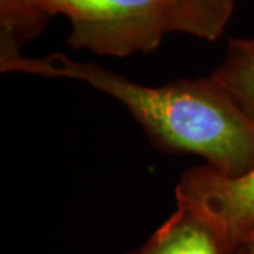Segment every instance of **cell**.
<instances>
[{
    "label": "cell",
    "mask_w": 254,
    "mask_h": 254,
    "mask_svg": "<svg viewBox=\"0 0 254 254\" xmlns=\"http://www.w3.org/2000/svg\"><path fill=\"white\" fill-rule=\"evenodd\" d=\"M236 0H163L167 33L215 41L225 33Z\"/></svg>",
    "instance_id": "5b68a950"
},
{
    "label": "cell",
    "mask_w": 254,
    "mask_h": 254,
    "mask_svg": "<svg viewBox=\"0 0 254 254\" xmlns=\"http://www.w3.org/2000/svg\"><path fill=\"white\" fill-rule=\"evenodd\" d=\"M175 199L203 219L230 254L254 227V167L236 177L208 164L187 170L175 187Z\"/></svg>",
    "instance_id": "3957f363"
},
{
    "label": "cell",
    "mask_w": 254,
    "mask_h": 254,
    "mask_svg": "<svg viewBox=\"0 0 254 254\" xmlns=\"http://www.w3.org/2000/svg\"><path fill=\"white\" fill-rule=\"evenodd\" d=\"M51 17L37 0H0V68L21 57Z\"/></svg>",
    "instance_id": "8992f818"
},
{
    "label": "cell",
    "mask_w": 254,
    "mask_h": 254,
    "mask_svg": "<svg viewBox=\"0 0 254 254\" xmlns=\"http://www.w3.org/2000/svg\"><path fill=\"white\" fill-rule=\"evenodd\" d=\"M230 254H254V227L239 245H236Z\"/></svg>",
    "instance_id": "ba28073f"
},
{
    "label": "cell",
    "mask_w": 254,
    "mask_h": 254,
    "mask_svg": "<svg viewBox=\"0 0 254 254\" xmlns=\"http://www.w3.org/2000/svg\"><path fill=\"white\" fill-rule=\"evenodd\" d=\"M0 69L88 83L120 102L157 148L200 155L230 177L254 167V120L212 76L147 86L98 63L75 61L64 54L21 55Z\"/></svg>",
    "instance_id": "6da1fadb"
},
{
    "label": "cell",
    "mask_w": 254,
    "mask_h": 254,
    "mask_svg": "<svg viewBox=\"0 0 254 254\" xmlns=\"http://www.w3.org/2000/svg\"><path fill=\"white\" fill-rule=\"evenodd\" d=\"M210 76L254 120V38L229 40L223 63Z\"/></svg>",
    "instance_id": "52a82bcc"
},
{
    "label": "cell",
    "mask_w": 254,
    "mask_h": 254,
    "mask_svg": "<svg viewBox=\"0 0 254 254\" xmlns=\"http://www.w3.org/2000/svg\"><path fill=\"white\" fill-rule=\"evenodd\" d=\"M127 254H229L208 223L180 206L144 245Z\"/></svg>",
    "instance_id": "277c9868"
},
{
    "label": "cell",
    "mask_w": 254,
    "mask_h": 254,
    "mask_svg": "<svg viewBox=\"0 0 254 254\" xmlns=\"http://www.w3.org/2000/svg\"><path fill=\"white\" fill-rule=\"evenodd\" d=\"M47 13L71 23L66 43L75 50L127 57L151 53L167 34L163 0H37Z\"/></svg>",
    "instance_id": "7a4b0ae2"
}]
</instances>
